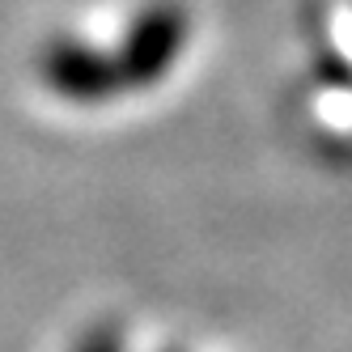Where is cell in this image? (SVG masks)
I'll return each instance as SVG.
<instances>
[{
  "label": "cell",
  "instance_id": "6da1fadb",
  "mask_svg": "<svg viewBox=\"0 0 352 352\" xmlns=\"http://www.w3.org/2000/svg\"><path fill=\"white\" fill-rule=\"evenodd\" d=\"M187 43V13L174 5V0H157V5H144L136 13V21L128 26V34H123L119 43V77L128 89H144L162 81L170 64L179 60Z\"/></svg>",
  "mask_w": 352,
  "mask_h": 352
},
{
  "label": "cell",
  "instance_id": "7a4b0ae2",
  "mask_svg": "<svg viewBox=\"0 0 352 352\" xmlns=\"http://www.w3.org/2000/svg\"><path fill=\"white\" fill-rule=\"evenodd\" d=\"M38 68H43V81L60 98H68V102H102V98H111L115 89H123L115 56L98 52V47H89L81 38L47 43Z\"/></svg>",
  "mask_w": 352,
  "mask_h": 352
},
{
  "label": "cell",
  "instance_id": "3957f363",
  "mask_svg": "<svg viewBox=\"0 0 352 352\" xmlns=\"http://www.w3.org/2000/svg\"><path fill=\"white\" fill-rule=\"evenodd\" d=\"M81 352H119V340H115V331H94L81 344Z\"/></svg>",
  "mask_w": 352,
  "mask_h": 352
}]
</instances>
